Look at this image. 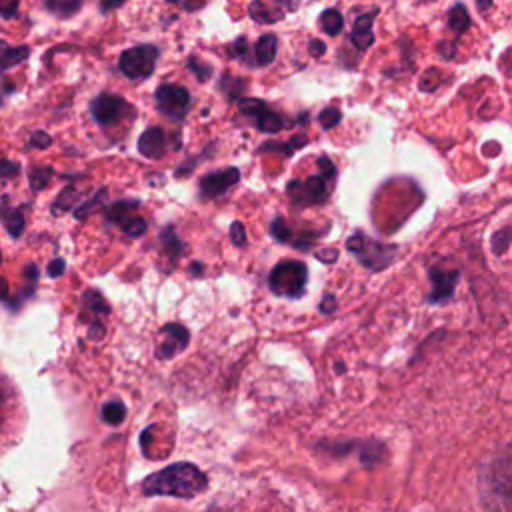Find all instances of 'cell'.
<instances>
[{"label": "cell", "mask_w": 512, "mask_h": 512, "mask_svg": "<svg viewBox=\"0 0 512 512\" xmlns=\"http://www.w3.org/2000/svg\"><path fill=\"white\" fill-rule=\"evenodd\" d=\"M250 16L256 20V22H274V20H278L280 18V12H272L268 6H264L262 2H258V0H254L252 4H250Z\"/></svg>", "instance_id": "19"}, {"label": "cell", "mask_w": 512, "mask_h": 512, "mask_svg": "<svg viewBox=\"0 0 512 512\" xmlns=\"http://www.w3.org/2000/svg\"><path fill=\"white\" fill-rule=\"evenodd\" d=\"M28 56L26 46H8L6 42L0 40V72L20 64Z\"/></svg>", "instance_id": "15"}, {"label": "cell", "mask_w": 512, "mask_h": 512, "mask_svg": "<svg viewBox=\"0 0 512 512\" xmlns=\"http://www.w3.org/2000/svg\"><path fill=\"white\" fill-rule=\"evenodd\" d=\"M48 8L58 16H70L80 8V0H48Z\"/></svg>", "instance_id": "20"}, {"label": "cell", "mask_w": 512, "mask_h": 512, "mask_svg": "<svg viewBox=\"0 0 512 512\" xmlns=\"http://www.w3.org/2000/svg\"><path fill=\"white\" fill-rule=\"evenodd\" d=\"M2 420H4V412H2V390H0V426H2Z\"/></svg>", "instance_id": "32"}, {"label": "cell", "mask_w": 512, "mask_h": 512, "mask_svg": "<svg viewBox=\"0 0 512 512\" xmlns=\"http://www.w3.org/2000/svg\"><path fill=\"white\" fill-rule=\"evenodd\" d=\"M124 110H130V106L114 94H100L92 102V114L100 126H110V124L118 122L122 118Z\"/></svg>", "instance_id": "8"}, {"label": "cell", "mask_w": 512, "mask_h": 512, "mask_svg": "<svg viewBox=\"0 0 512 512\" xmlns=\"http://www.w3.org/2000/svg\"><path fill=\"white\" fill-rule=\"evenodd\" d=\"M6 228L10 230L12 236H18L24 228V216L20 210H14V212H8L6 214Z\"/></svg>", "instance_id": "24"}, {"label": "cell", "mask_w": 512, "mask_h": 512, "mask_svg": "<svg viewBox=\"0 0 512 512\" xmlns=\"http://www.w3.org/2000/svg\"><path fill=\"white\" fill-rule=\"evenodd\" d=\"M0 260H2V258H0Z\"/></svg>", "instance_id": "34"}, {"label": "cell", "mask_w": 512, "mask_h": 512, "mask_svg": "<svg viewBox=\"0 0 512 512\" xmlns=\"http://www.w3.org/2000/svg\"><path fill=\"white\" fill-rule=\"evenodd\" d=\"M208 486L206 474L194 464L178 462L160 472L148 476L142 482V492L146 496H172V498H194Z\"/></svg>", "instance_id": "1"}, {"label": "cell", "mask_w": 512, "mask_h": 512, "mask_svg": "<svg viewBox=\"0 0 512 512\" xmlns=\"http://www.w3.org/2000/svg\"><path fill=\"white\" fill-rule=\"evenodd\" d=\"M188 346V330L180 324H168L160 330L156 354L158 358H172Z\"/></svg>", "instance_id": "10"}, {"label": "cell", "mask_w": 512, "mask_h": 512, "mask_svg": "<svg viewBox=\"0 0 512 512\" xmlns=\"http://www.w3.org/2000/svg\"><path fill=\"white\" fill-rule=\"evenodd\" d=\"M348 250L356 254V258L370 270H382L384 266H388L394 260L396 254V246H388L382 242H376L374 238L366 236L364 232H354L348 242H346Z\"/></svg>", "instance_id": "3"}, {"label": "cell", "mask_w": 512, "mask_h": 512, "mask_svg": "<svg viewBox=\"0 0 512 512\" xmlns=\"http://www.w3.org/2000/svg\"><path fill=\"white\" fill-rule=\"evenodd\" d=\"M168 2H178V0H168Z\"/></svg>", "instance_id": "33"}, {"label": "cell", "mask_w": 512, "mask_h": 512, "mask_svg": "<svg viewBox=\"0 0 512 512\" xmlns=\"http://www.w3.org/2000/svg\"><path fill=\"white\" fill-rule=\"evenodd\" d=\"M230 238L234 240V244L242 246L244 240H246V232H244V226L240 222H234L232 228H230Z\"/></svg>", "instance_id": "28"}, {"label": "cell", "mask_w": 512, "mask_h": 512, "mask_svg": "<svg viewBox=\"0 0 512 512\" xmlns=\"http://www.w3.org/2000/svg\"><path fill=\"white\" fill-rule=\"evenodd\" d=\"M270 232H272V236H274L276 240H280V242H286V240L292 236L290 228H288V226L284 224V220H280V218H276V220H274V224H272Z\"/></svg>", "instance_id": "26"}, {"label": "cell", "mask_w": 512, "mask_h": 512, "mask_svg": "<svg viewBox=\"0 0 512 512\" xmlns=\"http://www.w3.org/2000/svg\"><path fill=\"white\" fill-rule=\"evenodd\" d=\"M240 178V170L238 168H224L218 172H210L200 180V190L204 198H214V196H222L230 186H234Z\"/></svg>", "instance_id": "11"}, {"label": "cell", "mask_w": 512, "mask_h": 512, "mask_svg": "<svg viewBox=\"0 0 512 512\" xmlns=\"http://www.w3.org/2000/svg\"><path fill=\"white\" fill-rule=\"evenodd\" d=\"M156 106L168 118L184 120L190 106V94L178 84H162L156 90Z\"/></svg>", "instance_id": "6"}, {"label": "cell", "mask_w": 512, "mask_h": 512, "mask_svg": "<svg viewBox=\"0 0 512 512\" xmlns=\"http://www.w3.org/2000/svg\"><path fill=\"white\" fill-rule=\"evenodd\" d=\"M318 120H320V124L328 130V128H332V126H336V124L340 122V110H336V108H326V110L320 112Z\"/></svg>", "instance_id": "25"}, {"label": "cell", "mask_w": 512, "mask_h": 512, "mask_svg": "<svg viewBox=\"0 0 512 512\" xmlns=\"http://www.w3.org/2000/svg\"><path fill=\"white\" fill-rule=\"evenodd\" d=\"M158 58V48L156 46H134L126 52H122L120 56V70L124 72V76L132 78V80H140L152 74L154 64Z\"/></svg>", "instance_id": "5"}, {"label": "cell", "mask_w": 512, "mask_h": 512, "mask_svg": "<svg viewBox=\"0 0 512 512\" xmlns=\"http://www.w3.org/2000/svg\"><path fill=\"white\" fill-rule=\"evenodd\" d=\"M120 228L128 234V236H142L146 232V222L138 216H128L120 222Z\"/></svg>", "instance_id": "22"}, {"label": "cell", "mask_w": 512, "mask_h": 512, "mask_svg": "<svg viewBox=\"0 0 512 512\" xmlns=\"http://www.w3.org/2000/svg\"><path fill=\"white\" fill-rule=\"evenodd\" d=\"M276 46H278V42H276V36H274V34H264V36H260L258 42H256V46H254L256 62H258L260 66L270 64V62L274 60V56H276Z\"/></svg>", "instance_id": "16"}, {"label": "cell", "mask_w": 512, "mask_h": 512, "mask_svg": "<svg viewBox=\"0 0 512 512\" xmlns=\"http://www.w3.org/2000/svg\"><path fill=\"white\" fill-rule=\"evenodd\" d=\"M62 270H64V260H54L50 266H48V274L50 276H60L62 274Z\"/></svg>", "instance_id": "30"}, {"label": "cell", "mask_w": 512, "mask_h": 512, "mask_svg": "<svg viewBox=\"0 0 512 512\" xmlns=\"http://www.w3.org/2000/svg\"><path fill=\"white\" fill-rule=\"evenodd\" d=\"M30 144L32 146H40V148H46L48 144H50V136L48 134H44V132H34L32 134V140H30Z\"/></svg>", "instance_id": "29"}, {"label": "cell", "mask_w": 512, "mask_h": 512, "mask_svg": "<svg viewBox=\"0 0 512 512\" xmlns=\"http://www.w3.org/2000/svg\"><path fill=\"white\" fill-rule=\"evenodd\" d=\"M310 52H312L314 56H320V54L324 52V44H322L320 40H312V44H310Z\"/></svg>", "instance_id": "31"}, {"label": "cell", "mask_w": 512, "mask_h": 512, "mask_svg": "<svg viewBox=\"0 0 512 512\" xmlns=\"http://www.w3.org/2000/svg\"><path fill=\"white\" fill-rule=\"evenodd\" d=\"M450 26L454 28V30H458V32H462V30H466L468 28V14H466V10L458 4V6H454L452 8V12H450Z\"/></svg>", "instance_id": "23"}, {"label": "cell", "mask_w": 512, "mask_h": 512, "mask_svg": "<svg viewBox=\"0 0 512 512\" xmlns=\"http://www.w3.org/2000/svg\"><path fill=\"white\" fill-rule=\"evenodd\" d=\"M372 18H374V12L360 16V18L356 20V24H354L352 34H350L354 46L360 48V50H366V48L372 44V40H374V34H372Z\"/></svg>", "instance_id": "14"}, {"label": "cell", "mask_w": 512, "mask_h": 512, "mask_svg": "<svg viewBox=\"0 0 512 512\" xmlns=\"http://www.w3.org/2000/svg\"><path fill=\"white\" fill-rule=\"evenodd\" d=\"M328 178L330 176L326 174H316V176H308L306 180H296L288 186V192L292 200L300 206L320 204L328 196V184H326Z\"/></svg>", "instance_id": "7"}, {"label": "cell", "mask_w": 512, "mask_h": 512, "mask_svg": "<svg viewBox=\"0 0 512 512\" xmlns=\"http://www.w3.org/2000/svg\"><path fill=\"white\" fill-rule=\"evenodd\" d=\"M18 0H0V16L2 18H12L16 14Z\"/></svg>", "instance_id": "27"}, {"label": "cell", "mask_w": 512, "mask_h": 512, "mask_svg": "<svg viewBox=\"0 0 512 512\" xmlns=\"http://www.w3.org/2000/svg\"><path fill=\"white\" fill-rule=\"evenodd\" d=\"M478 490L486 508H512V452L492 454L478 466Z\"/></svg>", "instance_id": "2"}, {"label": "cell", "mask_w": 512, "mask_h": 512, "mask_svg": "<svg viewBox=\"0 0 512 512\" xmlns=\"http://www.w3.org/2000/svg\"><path fill=\"white\" fill-rule=\"evenodd\" d=\"M308 270L300 260H284L270 272V288L274 294L296 298L304 292Z\"/></svg>", "instance_id": "4"}, {"label": "cell", "mask_w": 512, "mask_h": 512, "mask_svg": "<svg viewBox=\"0 0 512 512\" xmlns=\"http://www.w3.org/2000/svg\"><path fill=\"white\" fill-rule=\"evenodd\" d=\"M320 24H322V30L330 36L338 34L342 30V14L338 10H326L322 16H320Z\"/></svg>", "instance_id": "18"}, {"label": "cell", "mask_w": 512, "mask_h": 512, "mask_svg": "<svg viewBox=\"0 0 512 512\" xmlns=\"http://www.w3.org/2000/svg\"><path fill=\"white\" fill-rule=\"evenodd\" d=\"M240 110L248 116H252L256 120V126L264 132H278L282 126H284V120L280 114L272 112L262 100H254V98H248V100H242L240 102Z\"/></svg>", "instance_id": "9"}, {"label": "cell", "mask_w": 512, "mask_h": 512, "mask_svg": "<svg viewBox=\"0 0 512 512\" xmlns=\"http://www.w3.org/2000/svg\"><path fill=\"white\" fill-rule=\"evenodd\" d=\"M456 280H458V272H456V270L448 272V270H436V268H432V270H430V282H432L430 300H432V302H442V300L450 298Z\"/></svg>", "instance_id": "13"}, {"label": "cell", "mask_w": 512, "mask_h": 512, "mask_svg": "<svg viewBox=\"0 0 512 512\" xmlns=\"http://www.w3.org/2000/svg\"><path fill=\"white\" fill-rule=\"evenodd\" d=\"M84 302L88 306L90 312H96V314H108V306H106V300L96 292V290H88L84 294Z\"/></svg>", "instance_id": "21"}, {"label": "cell", "mask_w": 512, "mask_h": 512, "mask_svg": "<svg viewBox=\"0 0 512 512\" xmlns=\"http://www.w3.org/2000/svg\"><path fill=\"white\" fill-rule=\"evenodd\" d=\"M166 142H168L166 132L158 126H152L140 136L138 150L146 158H160L166 152Z\"/></svg>", "instance_id": "12"}, {"label": "cell", "mask_w": 512, "mask_h": 512, "mask_svg": "<svg viewBox=\"0 0 512 512\" xmlns=\"http://www.w3.org/2000/svg\"><path fill=\"white\" fill-rule=\"evenodd\" d=\"M124 416H126V408H124V404L118 402V400H112V402L104 404V408H102V420H104L106 424L116 426V424H120V422L124 420Z\"/></svg>", "instance_id": "17"}]
</instances>
